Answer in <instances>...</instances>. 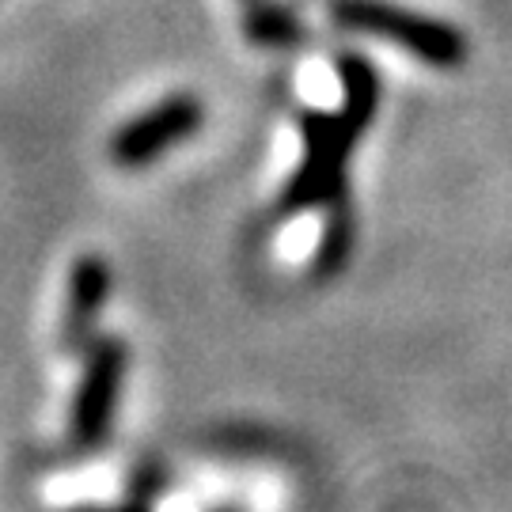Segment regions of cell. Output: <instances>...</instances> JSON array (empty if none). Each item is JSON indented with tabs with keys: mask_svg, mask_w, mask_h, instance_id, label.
Returning <instances> with one entry per match:
<instances>
[{
	"mask_svg": "<svg viewBox=\"0 0 512 512\" xmlns=\"http://www.w3.org/2000/svg\"><path fill=\"white\" fill-rule=\"evenodd\" d=\"M342 80V107L300 114L304 160L281 190V213L330 209L346 202V164L357 137L372 126L380 110V76L365 54H342L334 61Z\"/></svg>",
	"mask_w": 512,
	"mask_h": 512,
	"instance_id": "6da1fadb",
	"label": "cell"
},
{
	"mask_svg": "<svg viewBox=\"0 0 512 512\" xmlns=\"http://www.w3.org/2000/svg\"><path fill=\"white\" fill-rule=\"evenodd\" d=\"M338 27L403 46L429 69H459L467 61V35L437 16H425L391 0H330Z\"/></svg>",
	"mask_w": 512,
	"mask_h": 512,
	"instance_id": "7a4b0ae2",
	"label": "cell"
},
{
	"mask_svg": "<svg viewBox=\"0 0 512 512\" xmlns=\"http://www.w3.org/2000/svg\"><path fill=\"white\" fill-rule=\"evenodd\" d=\"M129 349L118 338H92L88 357H84V372L73 395V414H69V440L80 452H92L107 440L110 425H114V410L122 399V384H126Z\"/></svg>",
	"mask_w": 512,
	"mask_h": 512,
	"instance_id": "3957f363",
	"label": "cell"
},
{
	"mask_svg": "<svg viewBox=\"0 0 512 512\" xmlns=\"http://www.w3.org/2000/svg\"><path fill=\"white\" fill-rule=\"evenodd\" d=\"M205 122V107L198 95L175 92L160 99L156 107L141 110L137 118H129L122 129H114L110 137V160L118 167H145L160 160L164 152L183 145L186 137H194Z\"/></svg>",
	"mask_w": 512,
	"mask_h": 512,
	"instance_id": "277c9868",
	"label": "cell"
},
{
	"mask_svg": "<svg viewBox=\"0 0 512 512\" xmlns=\"http://www.w3.org/2000/svg\"><path fill=\"white\" fill-rule=\"evenodd\" d=\"M110 300V266L103 255H80L69 274V300L61 319V342L65 349L92 346V334L99 315Z\"/></svg>",
	"mask_w": 512,
	"mask_h": 512,
	"instance_id": "5b68a950",
	"label": "cell"
},
{
	"mask_svg": "<svg viewBox=\"0 0 512 512\" xmlns=\"http://www.w3.org/2000/svg\"><path fill=\"white\" fill-rule=\"evenodd\" d=\"M243 35L247 42L266 46V50H289L304 38V27L293 8H285L277 0H258L243 12Z\"/></svg>",
	"mask_w": 512,
	"mask_h": 512,
	"instance_id": "8992f818",
	"label": "cell"
},
{
	"mask_svg": "<svg viewBox=\"0 0 512 512\" xmlns=\"http://www.w3.org/2000/svg\"><path fill=\"white\" fill-rule=\"evenodd\" d=\"M349 251H353V217H349L346 202L327 209V228L319 236V251H315V274L330 277L346 266Z\"/></svg>",
	"mask_w": 512,
	"mask_h": 512,
	"instance_id": "52a82bcc",
	"label": "cell"
},
{
	"mask_svg": "<svg viewBox=\"0 0 512 512\" xmlns=\"http://www.w3.org/2000/svg\"><path fill=\"white\" fill-rule=\"evenodd\" d=\"M118 512H145V505H126V509H118Z\"/></svg>",
	"mask_w": 512,
	"mask_h": 512,
	"instance_id": "ba28073f",
	"label": "cell"
},
{
	"mask_svg": "<svg viewBox=\"0 0 512 512\" xmlns=\"http://www.w3.org/2000/svg\"><path fill=\"white\" fill-rule=\"evenodd\" d=\"M213 512H236V509H213Z\"/></svg>",
	"mask_w": 512,
	"mask_h": 512,
	"instance_id": "9c48e42d",
	"label": "cell"
}]
</instances>
